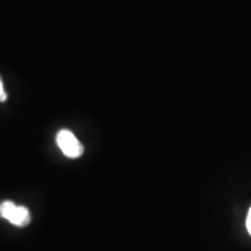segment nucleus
I'll list each match as a JSON object with an SVG mask.
<instances>
[{"label":"nucleus","mask_w":251,"mask_h":251,"mask_svg":"<svg viewBox=\"0 0 251 251\" xmlns=\"http://www.w3.org/2000/svg\"><path fill=\"white\" fill-rule=\"evenodd\" d=\"M0 216L18 227L27 226L30 221L29 211L26 207L17 206L12 201H4L0 203Z\"/></svg>","instance_id":"obj_1"},{"label":"nucleus","mask_w":251,"mask_h":251,"mask_svg":"<svg viewBox=\"0 0 251 251\" xmlns=\"http://www.w3.org/2000/svg\"><path fill=\"white\" fill-rule=\"evenodd\" d=\"M56 142L62 152L67 157L70 158H77L83 155L84 148L78 139L75 136L74 133L70 130L62 129L58 131L57 136H56Z\"/></svg>","instance_id":"obj_2"},{"label":"nucleus","mask_w":251,"mask_h":251,"mask_svg":"<svg viewBox=\"0 0 251 251\" xmlns=\"http://www.w3.org/2000/svg\"><path fill=\"white\" fill-rule=\"evenodd\" d=\"M6 99H7V93L5 92L4 85H2V80L1 78H0V101H6Z\"/></svg>","instance_id":"obj_3"},{"label":"nucleus","mask_w":251,"mask_h":251,"mask_svg":"<svg viewBox=\"0 0 251 251\" xmlns=\"http://www.w3.org/2000/svg\"><path fill=\"white\" fill-rule=\"evenodd\" d=\"M247 229L249 231V234L251 235V208L249 209V213H248L247 216Z\"/></svg>","instance_id":"obj_4"}]
</instances>
